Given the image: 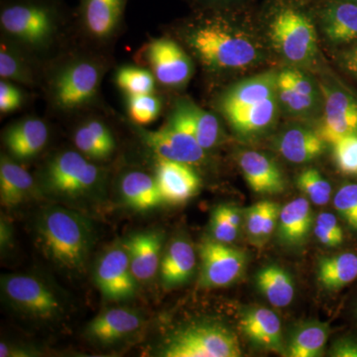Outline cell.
I'll list each match as a JSON object with an SVG mask.
<instances>
[{
	"label": "cell",
	"instance_id": "obj_35",
	"mask_svg": "<svg viewBox=\"0 0 357 357\" xmlns=\"http://www.w3.org/2000/svg\"><path fill=\"white\" fill-rule=\"evenodd\" d=\"M116 83L130 96L152 93L155 77L152 73L140 68L124 67L117 72Z\"/></svg>",
	"mask_w": 357,
	"mask_h": 357
},
{
	"label": "cell",
	"instance_id": "obj_2",
	"mask_svg": "<svg viewBox=\"0 0 357 357\" xmlns=\"http://www.w3.org/2000/svg\"><path fill=\"white\" fill-rule=\"evenodd\" d=\"M278 70H268L230 86L220 98V112L234 132L255 137L270 130L281 114L277 95Z\"/></svg>",
	"mask_w": 357,
	"mask_h": 357
},
{
	"label": "cell",
	"instance_id": "obj_5",
	"mask_svg": "<svg viewBox=\"0 0 357 357\" xmlns=\"http://www.w3.org/2000/svg\"><path fill=\"white\" fill-rule=\"evenodd\" d=\"M164 357H239L238 338L217 323L192 324L172 333L160 351Z\"/></svg>",
	"mask_w": 357,
	"mask_h": 357
},
{
	"label": "cell",
	"instance_id": "obj_11",
	"mask_svg": "<svg viewBox=\"0 0 357 357\" xmlns=\"http://www.w3.org/2000/svg\"><path fill=\"white\" fill-rule=\"evenodd\" d=\"M95 280L103 297L112 302L132 299L138 282L131 271L124 243L105 249L96 263Z\"/></svg>",
	"mask_w": 357,
	"mask_h": 357
},
{
	"label": "cell",
	"instance_id": "obj_29",
	"mask_svg": "<svg viewBox=\"0 0 357 357\" xmlns=\"http://www.w3.org/2000/svg\"><path fill=\"white\" fill-rule=\"evenodd\" d=\"M277 95L281 112L295 119H311L323 114L324 96L296 89L277 75Z\"/></svg>",
	"mask_w": 357,
	"mask_h": 357
},
{
	"label": "cell",
	"instance_id": "obj_40",
	"mask_svg": "<svg viewBox=\"0 0 357 357\" xmlns=\"http://www.w3.org/2000/svg\"><path fill=\"white\" fill-rule=\"evenodd\" d=\"M211 229L213 239L222 243H231L232 241H236L239 234V229L234 227L227 218L223 204L218 206L213 211Z\"/></svg>",
	"mask_w": 357,
	"mask_h": 357
},
{
	"label": "cell",
	"instance_id": "obj_36",
	"mask_svg": "<svg viewBox=\"0 0 357 357\" xmlns=\"http://www.w3.org/2000/svg\"><path fill=\"white\" fill-rule=\"evenodd\" d=\"M161 102L152 93L130 96L128 100V112L131 119L137 124L145 126L151 123L159 116Z\"/></svg>",
	"mask_w": 357,
	"mask_h": 357
},
{
	"label": "cell",
	"instance_id": "obj_14",
	"mask_svg": "<svg viewBox=\"0 0 357 357\" xmlns=\"http://www.w3.org/2000/svg\"><path fill=\"white\" fill-rule=\"evenodd\" d=\"M147 59L157 81L165 86H181L191 79V58L173 40H154L148 46Z\"/></svg>",
	"mask_w": 357,
	"mask_h": 357
},
{
	"label": "cell",
	"instance_id": "obj_20",
	"mask_svg": "<svg viewBox=\"0 0 357 357\" xmlns=\"http://www.w3.org/2000/svg\"><path fill=\"white\" fill-rule=\"evenodd\" d=\"M326 144L318 131L302 124L289 126L276 140L279 153L294 164H305L318 158L325 152Z\"/></svg>",
	"mask_w": 357,
	"mask_h": 357
},
{
	"label": "cell",
	"instance_id": "obj_9",
	"mask_svg": "<svg viewBox=\"0 0 357 357\" xmlns=\"http://www.w3.org/2000/svg\"><path fill=\"white\" fill-rule=\"evenodd\" d=\"M324 95V109L318 133L325 142L333 144L345 136L357 134V95L335 77L319 82Z\"/></svg>",
	"mask_w": 357,
	"mask_h": 357
},
{
	"label": "cell",
	"instance_id": "obj_32",
	"mask_svg": "<svg viewBox=\"0 0 357 357\" xmlns=\"http://www.w3.org/2000/svg\"><path fill=\"white\" fill-rule=\"evenodd\" d=\"M74 141L79 151L91 159L107 158L115 148L114 138L109 129L98 121H89L79 126Z\"/></svg>",
	"mask_w": 357,
	"mask_h": 357
},
{
	"label": "cell",
	"instance_id": "obj_37",
	"mask_svg": "<svg viewBox=\"0 0 357 357\" xmlns=\"http://www.w3.org/2000/svg\"><path fill=\"white\" fill-rule=\"evenodd\" d=\"M333 158L340 172L357 175V134L345 136L333 143Z\"/></svg>",
	"mask_w": 357,
	"mask_h": 357
},
{
	"label": "cell",
	"instance_id": "obj_46",
	"mask_svg": "<svg viewBox=\"0 0 357 357\" xmlns=\"http://www.w3.org/2000/svg\"><path fill=\"white\" fill-rule=\"evenodd\" d=\"M331 356L333 357H357V340L342 338L333 344Z\"/></svg>",
	"mask_w": 357,
	"mask_h": 357
},
{
	"label": "cell",
	"instance_id": "obj_8",
	"mask_svg": "<svg viewBox=\"0 0 357 357\" xmlns=\"http://www.w3.org/2000/svg\"><path fill=\"white\" fill-rule=\"evenodd\" d=\"M1 292L13 309L30 318L51 321L62 314V303L56 293L32 275H4L1 277Z\"/></svg>",
	"mask_w": 357,
	"mask_h": 357
},
{
	"label": "cell",
	"instance_id": "obj_49",
	"mask_svg": "<svg viewBox=\"0 0 357 357\" xmlns=\"http://www.w3.org/2000/svg\"><path fill=\"white\" fill-rule=\"evenodd\" d=\"M225 206V213H227V218L230 220V222L236 227L237 229H241V215L239 213V211L236 208L232 206H227V204H223Z\"/></svg>",
	"mask_w": 357,
	"mask_h": 357
},
{
	"label": "cell",
	"instance_id": "obj_10",
	"mask_svg": "<svg viewBox=\"0 0 357 357\" xmlns=\"http://www.w3.org/2000/svg\"><path fill=\"white\" fill-rule=\"evenodd\" d=\"M143 138L159 159L195 165L206 157V150L175 110L167 126L153 132L143 133Z\"/></svg>",
	"mask_w": 357,
	"mask_h": 357
},
{
	"label": "cell",
	"instance_id": "obj_38",
	"mask_svg": "<svg viewBox=\"0 0 357 357\" xmlns=\"http://www.w3.org/2000/svg\"><path fill=\"white\" fill-rule=\"evenodd\" d=\"M314 232L319 243L328 248H335L344 243V230L333 213H319Z\"/></svg>",
	"mask_w": 357,
	"mask_h": 357
},
{
	"label": "cell",
	"instance_id": "obj_27",
	"mask_svg": "<svg viewBox=\"0 0 357 357\" xmlns=\"http://www.w3.org/2000/svg\"><path fill=\"white\" fill-rule=\"evenodd\" d=\"M121 195L124 203L133 210H153L164 203L156 178L143 172H129L121 178Z\"/></svg>",
	"mask_w": 357,
	"mask_h": 357
},
{
	"label": "cell",
	"instance_id": "obj_1",
	"mask_svg": "<svg viewBox=\"0 0 357 357\" xmlns=\"http://www.w3.org/2000/svg\"><path fill=\"white\" fill-rule=\"evenodd\" d=\"M189 30L188 43L202 64L211 70H241L261 64L266 46L236 13L206 11Z\"/></svg>",
	"mask_w": 357,
	"mask_h": 357
},
{
	"label": "cell",
	"instance_id": "obj_41",
	"mask_svg": "<svg viewBox=\"0 0 357 357\" xmlns=\"http://www.w3.org/2000/svg\"><path fill=\"white\" fill-rule=\"evenodd\" d=\"M192 3L204 11L236 13L245 10L246 6L255 0H191Z\"/></svg>",
	"mask_w": 357,
	"mask_h": 357
},
{
	"label": "cell",
	"instance_id": "obj_17",
	"mask_svg": "<svg viewBox=\"0 0 357 357\" xmlns=\"http://www.w3.org/2000/svg\"><path fill=\"white\" fill-rule=\"evenodd\" d=\"M128 249L131 271L138 283H147L158 273L162 260L164 234L147 230L132 234L123 241Z\"/></svg>",
	"mask_w": 357,
	"mask_h": 357
},
{
	"label": "cell",
	"instance_id": "obj_39",
	"mask_svg": "<svg viewBox=\"0 0 357 357\" xmlns=\"http://www.w3.org/2000/svg\"><path fill=\"white\" fill-rule=\"evenodd\" d=\"M333 206L347 225L357 230V184L342 185L335 194Z\"/></svg>",
	"mask_w": 357,
	"mask_h": 357
},
{
	"label": "cell",
	"instance_id": "obj_42",
	"mask_svg": "<svg viewBox=\"0 0 357 357\" xmlns=\"http://www.w3.org/2000/svg\"><path fill=\"white\" fill-rule=\"evenodd\" d=\"M269 201H261L255 204L248 210L246 215V227L249 236L252 238L260 239L261 237L263 222H264L265 213H266Z\"/></svg>",
	"mask_w": 357,
	"mask_h": 357
},
{
	"label": "cell",
	"instance_id": "obj_13",
	"mask_svg": "<svg viewBox=\"0 0 357 357\" xmlns=\"http://www.w3.org/2000/svg\"><path fill=\"white\" fill-rule=\"evenodd\" d=\"M311 8L328 44L344 49L357 43L356 4L349 0H319Z\"/></svg>",
	"mask_w": 357,
	"mask_h": 357
},
{
	"label": "cell",
	"instance_id": "obj_21",
	"mask_svg": "<svg viewBox=\"0 0 357 357\" xmlns=\"http://www.w3.org/2000/svg\"><path fill=\"white\" fill-rule=\"evenodd\" d=\"M197 256L191 241L177 237L169 244L162 256L159 275L162 285L173 289L188 283L194 275Z\"/></svg>",
	"mask_w": 357,
	"mask_h": 357
},
{
	"label": "cell",
	"instance_id": "obj_30",
	"mask_svg": "<svg viewBox=\"0 0 357 357\" xmlns=\"http://www.w3.org/2000/svg\"><path fill=\"white\" fill-rule=\"evenodd\" d=\"M357 278V255L342 253L321 257L318 263V280L328 291H337Z\"/></svg>",
	"mask_w": 357,
	"mask_h": 357
},
{
	"label": "cell",
	"instance_id": "obj_3",
	"mask_svg": "<svg viewBox=\"0 0 357 357\" xmlns=\"http://www.w3.org/2000/svg\"><path fill=\"white\" fill-rule=\"evenodd\" d=\"M260 18L270 46L289 66L304 69L314 62L318 35L311 6L301 0H264Z\"/></svg>",
	"mask_w": 357,
	"mask_h": 357
},
{
	"label": "cell",
	"instance_id": "obj_26",
	"mask_svg": "<svg viewBox=\"0 0 357 357\" xmlns=\"http://www.w3.org/2000/svg\"><path fill=\"white\" fill-rule=\"evenodd\" d=\"M34 178L24 168L2 156L0 162V199L7 208L20 206L35 194Z\"/></svg>",
	"mask_w": 357,
	"mask_h": 357
},
{
	"label": "cell",
	"instance_id": "obj_19",
	"mask_svg": "<svg viewBox=\"0 0 357 357\" xmlns=\"http://www.w3.org/2000/svg\"><path fill=\"white\" fill-rule=\"evenodd\" d=\"M238 165L249 187L257 194L278 195L285 191L286 181L280 167L262 152L244 151Z\"/></svg>",
	"mask_w": 357,
	"mask_h": 357
},
{
	"label": "cell",
	"instance_id": "obj_6",
	"mask_svg": "<svg viewBox=\"0 0 357 357\" xmlns=\"http://www.w3.org/2000/svg\"><path fill=\"white\" fill-rule=\"evenodd\" d=\"M60 14L53 0H7L0 23L11 36L37 46L51 38Z\"/></svg>",
	"mask_w": 357,
	"mask_h": 357
},
{
	"label": "cell",
	"instance_id": "obj_47",
	"mask_svg": "<svg viewBox=\"0 0 357 357\" xmlns=\"http://www.w3.org/2000/svg\"><path fill=\"white\" fill-rule=\"evenodd\" d=\"M13 243V227L6 222V220L1 218V225H0V245H1V251L3 252L10 246Z\"/></svg>",
	"mask_w": 357,
	"mask_h": 357
},
{
	"label": "cell",
	"instance_id": "obj_18",
	"mask_svg": "<svg viewBox=\"0 0 357 357\" xmlns=\"http://www.w3.org/2000/svg\"><path fill=\"white\" fill-rule=\"evenodd\" d=\"M143 321L142 316L135 310L114 307L91 319L86 326V335L96 344H114L137 333Z\"/></svg>",
	"mask_w": 357,
	"mask_h": 357
},
{
	"label": "cell",
	"instance_id": "obj_52",
	"mask_svg": "<svg viewBox=\"0 0 357 357\" xmlns=\"http://www.w3.org/2000/svg\"><path fill=\"white\" fill-rule=\"evenodd\" d=\"M349 1H351L352 3L356 4L357 6V0H349Z\"/></svg>",
	"mask_w": 357,
	"mask_h": 357
},
{
	"label": "cell",
	"instance_id": "obj_48",
	"mask_svg": "<svg viewBox=\"0 0 357 357\" xmlns=\"http://www.w3.org/2000/svg\"><path fill=\"white\" fill-rule=\"evenodd\" d=\"M338 63L354 62L357 63V43L342 49L337 55Z\"/></svg>",
	"mask_w": 357,
	"mask_h": 357
},
{
	"label": "cell",
	"instance_id": "obj_33",
	"mask_svg": "<svg viewBox=\"0 0 357 357\" xmlns=\"http://www.w3.org/2000/svg\"><path fill=\"white\" fill-rule=\"evenodd\" d=\"M330 328L326 324L309 323L296 328L287 347L290 357H318L325 349Z\"/></svg>",
	"mask_w": 357,
	"mask_h": 357
},
{
	"label": "cell",
	"instance_id": "obj_15",
	"mask_svg": "<svg viewBox=\"0 0 357 357\" xmlns=\"http://www.w3.org/2000/svg\"><path fill=\"white\" fill-rule=\"evenodd\" d=\"M100 77V70L91 63H75L66 68L54 84L56 102L68 109L88 102L96 93Z\"/></svg>",
	"mask_w": 357,
	"mask_h": 357
},
{
	"label": "cell",
	"instance_id": "obj_24",
	"mask_svg": "<svg viewBox=\"0 0 357 357\" xmlns=\"http://www.w3.org/2000/svg\"><path fill=\"white\" fill-rule=\"evenodd\" d=\"M126 0H81L84 27L93 36L105 38L116 29L123 15Z\"/></svg>",
	"mask_w": 357,
	"mask_h": 357
},
{
	"label": "cell",
	"instance_id": "obj_50",
	"mask_svg": "<svg viewBox=\"0 0 357 357\" xmlns=\"http://www.w3.org/2000/svg\"><path fill=\"white\" fill-rule=\"evenodd\" d=\"M340 65L342 66V69L351 75L354 79H357V63L354 62H340Z\"/></svg>",
	"mask_w": 357,
	"mask_h": 357
},
{
	"label": "cell",
	"instance_id": "obj_45",
	"mask_svg": "<svg viewBox=\"0 0 357 357\" xmlns=\"http://www.w3.org/2000/svg\"><path fill=\"white\" fill-rule=\"evenodd\" d=\"M280 208L278 204L270 202L268 203L266 213H265L264 222H263L261 237L260 239H267L273 234L275 227L279 220Z\"/></svg>",
	"mask_w": 357,
	"mask_h": 357
},
{
	"label": "cell",
	"instance_id": "obj_44",
	"mask_svg": "<svg viewBox=\"0 0 357 357\" xmlns=\"http://www.w3.org/2000/svg\"><path fill=\"white\" fill-rule=\"evenodd\" d=\"M22 102V96L13 84L1 82L0 84V110L2 114L17 109Z\"/></svg>",
	"mask_w": 357,
	"mask_h": 357
},
{
	"label": "cell",
	"instance_id": "obj_12",
	"mask_svg": "<svg viewBox=\"0 0 357 357\" xmlns=\"http://www.w3.org/2000/svg\"><path fill=\"white\" fill-rule=\"evenodd\" d=\"M199 253L201 258L199 283L203 287H227L243 275L246 257L238 249L211 239L199 245Z\"/></svg>",
	"mask_w": 357,
	"mask_h": 357
},
{
	"label": "cell",
	"instance_id": "obj_4",
	"mask_svg": "<svg viewBox=\"0 0 357 357\" xmlns=\"http://www.w3.org/2000/svg\"><path fill=\"white\" fill-rule=\"evenodd\" d=\"M37 241L44 255L61 269L81 273L95 243L88 218L64 206L45 208L36 222Z\"/></svg>",
	"mask_w": 357,
	"mask_h": 357
},
{
	"label": "cell",
	"instance_id": "obj_7",
	"mask_svg": "<svg viewBox=\"0 0 357 357\" xmlns=\"http://www.w3.org/2000/svg\"><path fill=\"white\" fill-rule=\"evenodd\" d=\"M47 191L61 199L91 198L102 183L100 169L76 151H66L51 160L44 177Z\"/></svg>",
	"mask_w": 357,
	"mask_h": 357
},
{
	"label": "cell",
	"instance_id": "obj_43",
	"mask_svg": "<svg viewBox=\"0 0 357 357\" xmlns=\"http://www.w3.org/2000/svg\"><path fill=\"white\" fill-rule=\"evenodd\" d=\"M0 75L4 79H25L26 74L23 66L13 53H8L6 47L2 46L0 52Z\"/></svg>",
	"mask_w": 357,
	"mask_h": 357
},
{
	"label": "cell",
	"instance_id": "obj_16",
	"mask_svg": "<svg viewBox=\"0 0 357 357\" xmlns=\"http://www.w3.org/2000/svg\"><path fill=\"white\" fill-rule=\"evenodd\" d=\"M156 182L164 203L181 204L196 196L201 178L189 164L159 159Z\"/></svg>",
	"mask_w": 357,
	"mask_h": 357
},
{
	"label": "cell",
	"instance_id": "obj_31",
	"mask_svg": "<svg viewBox=\"0 0 357 357\" xmlns=\"http://www.w3.org/2000/svg\"><path fill=\"white\" fill-rule=\"evenodd\" d=\"M256 284L268 302L276 307H285L292 303L295 286L292 277L283 268L269 265L256 276Z\"/></svg>",
	"mask_w": 357,
	"mask_h": 357
},
{
	"label": "cell",
	"instance_id": "obj_34",
	"mask_svg": "<svg viewBox=\"0 0 357 357\" xmlns=\"http://www.w3.org/2000/svg\"><path fill=\"white\" fill-rule=\"evenodd\" d=\"M297 187L317 206H325L332 196V185L314 168H307L299 174Z\"/></svg>",
	"mask_w": 357,
	"mask_h": 357
},
{
	"label": "cell",
	"instance_id": "obj_25",
	"mask_svg": "<svg viewBox=\"0 0 357 357\" xmlns=\"http://www.w3.org/2000/svg\"><path fill=\"white\" fill-rule=\"evenodd\" d=\"M312 225V213L309 201L298 198L281 208L278 220L279 238L291 246L301 245L307 241Z\"/></svg>",
	"mask_w": 357,
	"mask_h": 357
},
{
	"label": "cell",
	"instance_id": "obj_28",
	"mask_svg": "<svg viewBox=\"0 0 357 357\" xmlns=\"http://www.w3.org/2000/svg\"><path fill=\"white\" fill-rule=\"evenodd\" d=\"M175 112L184 119L188 128L206 151L217 146L220 143L222 130L220 121L215 115L202 109L191 100H182L178 102Z\"/></svg>",
	"mask_w": 357,
	"mask_h": 357
},
{
	"label": "cell",
	"instance_id": "obj_51",
	"mask_svg": "<svg viewBox=\"0 0 357 357\" xmlns=\"http://www.w3.org/2000/svg\"><path fill=\"white\" fill-rule=\"evenodd\" d=\"M301 1L305 2V3L309 4V6H312V4L318 2L319 0H301Z\"/></svg>",
	"mask_w": 357,
	"mask_h": 357
},
{
	"label": "cell",
	"instance_id": "obj_22",
	"mask_svg": "<svg viewBox=\"0 0 357 357\" xmlns=\"http://www.w3.org/2000/svg\"><path fill=\"white\" fill-rule=\"evenodd\" d=\"M239 326L252 344L265 351L284 352L280 319L271 310L265 307L249 310L244 312Z\"/></svg>",
	"mask_w": 357,
	"mask_h": 357
},
{
	"label": "cell",
	"instance_id": "obj_23",
	"mask_svg": "<svg viewBox=\"0 0 357 357\" xmlns=\"http://www.w3.org/2000/svg\"><path fill=\"white\" fill-rule=\"evenodd\" d=\"M48 141V128L41 119H27L7 129L4 142L14 158L30 159L36 156Z\"/></svg>",
	"mask_w": 357,
	"mask_h": 357
}]
</instances>
